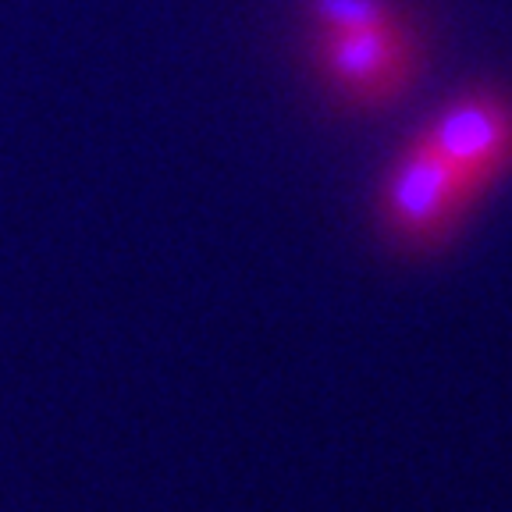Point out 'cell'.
I'll return each instance as SVG.
<instances>
[{"label":"cell","instance_id":"obj_4","mask_svg":"<svg viewBox=\"0 0 512 512\" xmlns=\"http://www.w3.org/2000/svg\"><path fill=\"white\" fill-rule=\"evenodd\" d=\"M303 11L313 32L374 29V25H388L402 18V8L395 0H303Z\"/></svg>","mask_w":512,"mask_h":512},{"label":"cell","instance_id":"obj_3","mask_svg":"<svg viewBox=\"0 0 512 512\" xmlns=\"http://www.w3.org/2000/svg\"><path fill=\"white\" fill-rule=\"evenodd\" d=\"M420 136L484 200L505 175H512V96L484 86L463 89L438 107Z\"/></svg>","mask_w":512,"mask_h":512},{"label":"cell","instance_id":"obj_1","mask_svg":"<svg viewBox=\"0 0 512 512\" xmlns=\"http://www.w3.org/2000/svg\"><path fill=\"white\" fill-rule=\"evenodd\" d=\"M477 189L445 157L413 136L388 164L377 192L384 235L406 253H434L448 246L477 203Z\"/></svg>","mask_w":512,"mask_h":512},{"label":"cell","instance_id":"obj_2","mask_svg":"<svg viewBox=\"0 0 512 512\" xmlns=\"http://www.w3.org/2000/svg\"><path fill=\"white\" fill-rule=\"evenodd\" d=\"M313 64L349 111H381L413 86L420 40L406 15L374 29L313 32Z\"/></svg>","mask_w":512,"mask_h":512}]
</instances>
